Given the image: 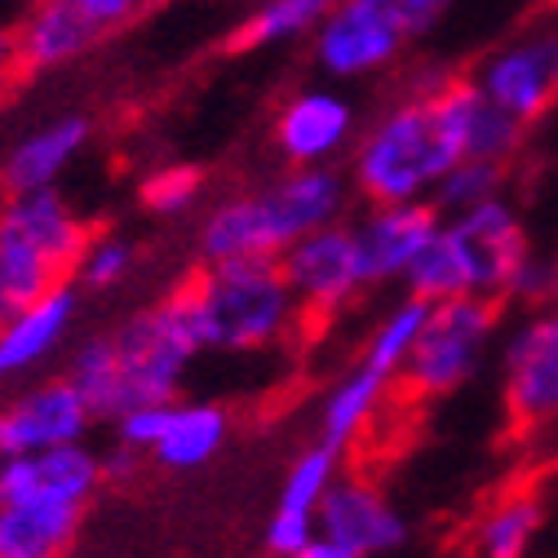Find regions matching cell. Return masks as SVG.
<instances>
[{"instance_id":"6","label":"cell","mask_w":558,"mask_h":558,"mask_svg":"<svg viewBox=\"0 0 558 558\" xmlns=\"http://www.w3.org/2000/svg\"><path fill=\"white\" fill-rule=\"evenodd\" d=\"M501 399L523 435L558 426V306H532L506 328Z\"/></svg>"},{"instance_id":"32","label":"cell","mask_w":558,"mask_h":558,"mask_svg":"<svg viewBox=\"0 0 558 558\" xmlns=\"http://www.w3.org/2000/svg\"><path fill=\"white\" fill-rule=\"evenodd\" d=\"M368 5H373L390 27H399V32L412 40V36H426V32L448 14L452 0H368Z\"/></svg>"},{"instance_id":"13","label":"cell","mask_w":558,"mask_h":558,"mask_svg":"<svg viewBox=\"0 0 558 558\" xmlns=\"http://www.w3.org/2000/svg\"><path fill=\"white\" fill-rule=\"evenodd\" d=\"M474 81L497 107L523 124H536L558 102V36H532L497 49L474 72Z\"/></svg>"},{"instance_id":"15","label":"cell","mask_w":558,"mask_h":558,"mask_svg":"<svg viewBox=\"0 0 558 558\" xmlns=\"http://www.w3.org/2000/svg\"><path fill=\"white\" fill-rule=\"evenodd\" d=\"M408 36L390 27L368 0H337V10L315 27V58L328 76H368L399 58Z\"/></svg>"},{"instance_id":"29","label":"cell","mask_w":558,"mask_h":558,"mask_svg":"<svg viewBox=\"0 0 558 558\" xmlns=\"http://www.w3.org/2000/svg\"><path fill=\"white\" fill-rule=\"evenodd\" d=\"M133 266H137V244L129 235L94 231L85 253H81V262H76V270H72V279L81 284V293H111L133 275Z\"/></svg>"},{"instance_id":"37","label":"cell","mask_w":558,"mask_h":558,"mask_svg":"<svg viewBox=\"0 0 558 558\" xmlns=\"http://www.w3.org/2000/svg\"><path fill=\"white\" fill-rule=\"evenodd\" d=\"M19 76V62H14V32L0 27V89Z\"/></svg>"},{"instance_id":"8","label":"cell","mask_w":558,"mask_h":558,"mask_svg":"<svg viewBox=\"0 0 558 558\" xmlns=\"http://www.w3.org/2000/svg\"><path fill=\"white\" fill-rule=\"evenodd\" d=\"M94 408L81 395L72 377H45L27 390H19L0 408V457L45 452L62 444H85L94 430Z\"/></svg>"},{"instance_id":"20","label":"cell","mask_w":558,"mask_h":558,"mask_svg":"<svg viewBox=\"0 0 558 558\" xmlns=\"http://www.w3.org/2000/svg\"><path fill=\"white\" fill-rule=\"evenodd\" d=\"M85 523V506L72 501H0V558H66Z\"/></svg>"},{"instance_id":"24","label":"cell","mask_w":558,"mask_h":558,"mask_svg":"<svg viewBox=\"0 0 558 558\" xmlns=\"http://www.w3.org/2000/svg\"><path fill=\"white\" fill-rule=\"evenodd\" d=\"M527 129L519 116H510L506 107H497L478 89L474 76H465V94H461V137H465V156L478 160H497V165H514L523 143H527Z\"/></svg>"},{"instance_id":"36","label":"cell","mask_w":558,"mask_h":558,"mask_svg":"<svg viewBox=\"0 0 558 558\" xmlns=\"http://www.w3.org/2000/svg\"><path fill=\"white\" fill-rule=\"evenodd\" d=\"M293 558H360V554H355V549H345V545L332 541V536H324V532H315Z\"/></svg>"},{"instance_id":"19","label":"cell","mask_w":558,"mask_h":558,"mask_svg":"<svg viewBox=\"0 0 558 558\" xmlns=\"http://www.w3.org/2000/svg\"><path fill=\"white\" fill-rule=\"evenodd\" d=\"M355 137V107L341 94L306 89L275 116V147L289 165H332Z\"/></svg>"},{"instance_id":"31","label":"cell","mask_w":558,"mask_h":558,"mask_svg":"<svg viewBox=\"0 0 558 558\" xmlns=\"http://www.w3.org/2000/svg\"><path fill=\"white\" fill-rule=\"evenodd\" d=\"M554 284H558V262L527 253L523 266L510 279V289H506V306H523V311L554 306Z\"/></svg>"},{"instance_id":"3","label":"cell","mask_w":558,"mask_h":558,"mask_svg":"<svg viewBox=\"0 0 558 558\" xmlns=\"http://www.w3.org/2000/svg\"><path fill=\"white\" fill-rule=\"evenodd\" d=\"M351 191V178H341L328 165H293L284 178L208 208L195 235L199 262L279 257L302 235L328 222H345Z\"/></svg>"},{"instance_id":"33","label":"cell","mask_w":558,"mask_h":558,"mask_svg":"<svg viewBox=\"0 0 558 558\" xmlns=\"http://www.w3.org/2000/svg\"><path fill=\"white\" fill-rule=\"evenodd\" d=\"M169 403H173V399H156V403H137V408H129L120 422H116V439H124L129 448H137V452L147 457V452L156 448L160 430H165Z\"/></svg>"},{"instance_id":"18","label":"cell","mask_w":558,"mask_h":558,"mask_svg":"<svg viewBox=\"0 0 558 558\" xmlns=\"http://www.w3.org/2000/svg\"><path fill=\"white\" fill-rule=\"evenodd\" d=\"M14 32V62L19 76H49L85 58L102 32L85 19L76 0H32L27 14L19 19Z\"/></svg>"},{"instance_id":"16","label":"cell","mask_w":558,"mask_h":558,"mask_svg":"<svg viewBox=\"0 0 558 558\" xmlns=\"http://www.w3.org/2000/svg\"><path fill=\"white\" fill-rule=\"evenodd\" d=\"M94 137V120L85 111H62L45 124H32L23 137H14L10 151L0 156V195H23L58 186Z\"/></svg>"},{"instance_id":"26","label":"cell","mask_w":558,"mask_h":558,"mask_svg":"<svg viewBox=\"0 0 558 558\" xmlns=\"http://www.w3.org/2000/svg\"><path fill=\"white\" fill-rule=\"evenodd\" d=\"M426 315H430V302H426V298L403 293V298H399L390 311H381V319L373 324V332H368V341H364V355H360V360L373 364V368H381L386 377L399 381V373H403V364H408V355H412L416 337H422Z\"/></svg>"},{"instance_id":"23","label":"cell","mask_w":558,"mask_h":558,"mask_svg":"<svg viewBox=\"0 0 558 558\" xmlns=\"http://www.w3.org/2000/svg\"><path fill=\"white\" fill-rule=\"evenodd\" d=\"M541 523H545V501L532 487H510L474 519L465 536V558H527Z\"/></svg>"},{"instance_id":"12","label":"cell","mask_w":558,"mask_h":558,"mask_svg":"<svg viewBox=\"0 0 558 558\" xmlns=\"http://www.w3.org/2000/svg\"><path fill=\"white\" fill-rule=\"evenodd\" d=\"M319 532L355 549L360 558L399 554L408 545V519L390 506V497L373 478L337 474L319 506Z\"/></svg>"},{"instance_id":"30","label":"cell","mask_w":558,"mask_h":558,"mask_svg":"<svg viewBox=\"0 0 558 558\" xmlns=\"http://www.w3.org/2000/svg\"><path fill=\"white\" fill-rule=\"evenodd\" d=\"M199 195H204V169H195V165H169L143 182V208L156 218L191 214Z\"/></svg>"},{"instance_id":"10","label":"cell","mask_w":558,"mask_h":558,"mask_svg":"<svg viewBox=\"0 0 558 558\" xmlns=\"http://www.w3.org/2000/svg\"><path fill=\"white\" fill-rule=\"evenodd\" d=\"M81 319V284L76 279H58L49 293L36 302L10 311L0 319V381H19L40 373L62 345L72 341Z\"/></svg>"},{"instance_id":"34","label":"cell","mask_w":558,"mask_h":558,"mask_svg":"<svg viewBox=\"0 0 558 558\" xmlns=\"http://www.w3.org/2000/svg\"><path fill=\"white\" fill-rule=\"evenodd\" d=\"M76 5L85 10V19H89L102 36H111V32L129 27L133 19H143L151 5H160V0H76Z\"/></svg>"},{"instance_id":"22","label":"cell","mask_w":558,"mask_h":558,"mask_svg":"<svg viewBox=\"0 0 558 558\" xmlns=\"http://www.w3.org/2000/svg\"><path fill=\"white\" fill-rule=\"evenodd\" d=\"M390 390H395V377H386L381 368L360 360L351 373H341L332 381V390L324 395V403H319V439L345 452L377 422V412H381Z\"/></svg>"},{"instance_id":"2","label":"cell","mask_w":558,"mask_h":558,"mask_svg":"<svg viewBox=\"0 0 558 558\" xmlns=\"http://www.w3.org/2000/svg\"><path fill=\"white\" fill-rule=\"evenodd\" d=\"M465 76H444L430 89H412L381 111L351 151V186L368 204L430 199L439 178L465 156L461 137Z\"/></svg>"},{"instance_id":"7","label":"cell","mask_w":558,"mask_h":558,"mask_svg":"<svg viewBox=\"0 0 558 558\" xmlns=\"http://www.w3.org/2000/svg\"><path fill=\"white\" fill-rule=\"evenodd\" d=\"M279 270H284L302 315H337L368 289L351 222H328L302 235L298 244L279 253Z\"/></svg>"},{"instance_id":"25","label":"cell","mask_w":558,"mask_h":558,"mask_svg":"<svg viewBox=\"0 0 558 558\" xmlns=\"http://www.w3.org/2000/svg\"><path fill=\"white\" fill-rule=\"evenodd\" d=\"M332 10H337V0H262V5L231 32L227 49L231 53H248V49L298 40V36L315 32Z\"/></svg>"},{"instance_id":"14","label":"cell","mask_w":558,"mask_h":558,"mask_svg":"<svg viewBox=\"0 0 558 558\" xmlns=\"http://www.w3.org/2000/svg\"><path fill=\"white\" fill-rule=\"evenodd\" d=\"M102 452L89 444H62L45 452H23V457H0V501H72L89 506L102 487Z\"/></svg>"},{"instance_id":"38","label":"cell","mask_w":558,"mask_h":558,"mask_svg":"<svg viewBox=\"0 0 558 558\" xmlns=\"http://www.w3.org/2000/svg\"><path fill=\"white\" fill-rule=\"evenodd\" d=\"M554 306H558V284H554Z\"/></svg>"},{"instance_id":"1","label":"cell","mask_w":558,"mask_h":558,"mask_svg":"<svg viewBox=\"0 0 558 558\" xmlns=\"http://www.w3.org/2000/svg\"><path fill=\"white\" fill-rule=\"evenodd\" d=\"M204 355L182 284L156 306L129 315L111 332L85 337L66 355V377L81 386L98 422H120L137 403L178 399L191 364Z\"/></svg>"},{"instance_id":"17","label":"cell","mask_w":558,"mask_h":558,"mask_svg":"<svg viewBox=\"0 0 558 558\" xmlns=\"http://www.w3.org/2000/svg\"><path fill=\"white\" fill-rule=\"evenodd\" d=\"M337 474H341V448H332L324 439L289 465L284 483H279L275 510L266 519V549L275 558H293L319 532V506H324Z\"/></svg>"},{"instance_id":"21","label":"cell","mask_w":558,"mask_h":558,"mask_svg":"<svg viewBox=\"0 0 558 558\" xmlns=\"http://www.w3.org/2000/svg\"><path fill=\"white\" fill-rule=\"evenodd\" d=\"M231 435V412L222 403H204V399H173L169 416H165V430L156 439V448L147 452L156 465L165 470H204Z\"/></svg>"},{"instance_id":"4","label":"cell","mask_w":558,"mask_h":558,"mask_svg":"<svg viewBox=\"0 0 558 558\" xmlns=\"http://www.w3.org/2000/svg\"><path fill=\"white\" fill-rule=\"evenodd\" d=\"M186 306L204 351L257 355L279 345L302 319L279 257H235L204 262L186 284Z\"/></svg>"},{"instance_id":"9","label":"cell","mask_w":558,"mask_h":558,"mask_svg":"<svg viewBox=\"0 0 558 558\" xmlns=\"http://www.w3.org/2000/svg\"><path fill=\"white\" fill-rule=\"evenodd\" d=\"M444 227H448V235H452V244H457V253L465 262L470 293L506 302V289H510L514 270L532 253L523 218L514 214V204L506 195L483 199V204L465 208V214H457V218H444Z\"/></svg>"},{"instance_id":"11","label":"cell","mask_w":558,"mask_h":558,"mask_svg":"<svg viewBox=\"0 0 558 558\" xmlns=\"http://www.w3.org/2000/svg\"><path fill=\"white\" fill-rule=\"evenodd\" d=\"M439 227H444V214H439L430 199L373 204L360 222H351L364 284H368V289L399 284L403 270L412 266V257L430 244V235H435Z\"/></svg>"},{"instance_id":"28","label":"cell","mask_w":558,"mask_h":558,"mask_svg":"<svg viewBox=\"0 0 558 558\" xmlns=\"http://www.w3.org/2000/svg\"><path fill=\"white\" fill-rule=\"evenodd\" d=\"M506 178H510V165L478 160V156H461V160L439 178V186L430 191V204L439 208L444 218H457V214H465V208H474V204H483V199L506 195Z\"/></svg>"},{"instance_id":"35","label":"cell","mask_w":558,"mask_h":558,"mask_svg":"<svg viewBox=\"0 0 558 558\" xmlns=\"http://www.w3.org/2000/svg\"><path fill=\"white\" fill-rule=\"evenodd\" d=\"M137 457H143V452L129 448L124 439H116L111 448H102V478H107V483H124V478L137 470Z\"/></svg>"},{"instance_id":"27","label":"cell","mask_w":558,"mask_h":558,"mask_svg":"<svg viewBox=\"0 0 558 558\" xmlns=\"http://www.w3.org/2000/svg\"><path fill=\"white\" fill-rule=\"evenodd\" d=\"M399 284L412 293V298H426V302H444V298H457V293H470V279H465V262L448 235V227H439L430 235V244L412 257V266L403 270Z\"/></svg>"},{"instance_id":"5","label":"cell","mask_w":558,"mask_h":558,"mask_svg":"<svg viewBox=\"0 0 558 558\" xmlns=\"http://www.w3.org/2000/svg\"><path fill=\"white\" fill-rule=\"evenodd\" d=\"M501 319H506L501 298L457 293V298L430 302L422 337H416L395 390H403V399H416V403L457 395L465 381H474L487 351L501 345Z\"/></svg>"}]
</instances>
